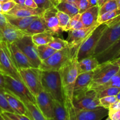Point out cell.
Segmentation results:
<instances>
[{
    "mask_svg": "<svg viewBox=\"0 0 120 120\" xmlns=\"http://www.w3.org/2000/svg\"><path fill=\"white\" fill-rule=\"evenodd\" d=\"M77 52H72L71 58L58 70L62 84L64 101L72 100L74 87L78 75L77 68Z\"/></svg>",
    "mask_w": 120,
    "mask_h": 120,
    "instance_id": "cell-1",
    "label": "cell"
},
{
    "mask_svg": "<svg viewBox=\"0 0 120 120\" xmlns=\"http://www.w3.org/2000/svg\"><path fill=\"white\" fill-rule=\"evenodd\" d=\"M42 85L44 90L52 98L64 105L61 77L58 71H42Z\"/></svg>",
    "mask_w": 120,
    "mask_h": 120,
    "instance_id": "cell-2",
    "label": "cell"
},
{
    "mask_svg": "<svg viewBox=\"0 0 120 120\" xmlns=\"http://www.w3.org/2000/svg\"><path fill=\"white\" fill-rule=\"evenodd\" d=\"M0 69L5 75L22 82L9 43L3 41H0Z\"/></svg>",
    "mask_w": 120,
    "mask_h": 120,
    "instance_id": "cell-3",
    "label": "cell"
},
{
    "mask_svg": "<svg viewBox=\"0 0 120 120\" xmlns=\"http://www.w3.org/2000/svg\"><path fill=\"white\" fill-rule=\"evenodd\" d=\"M68 120H101L108 116V109L101 107L92 110H80L73 106L72 102L64 101Z\"/></svg>",
    "mask_w": 120,
    "mask_h": 120,
    "instance_id": "cell-4",
    "label": "cell"
},
{
    "mask_svg": "<svg viewBox=\"0 0 120 120\" xmlns=\"http://www.w3.org/2000/svg\"><path fill=\"white\" fill-rule=\"evenodd\" d=\"M108 26L105 23L100 24L96 27L88 37L82 42L79 48L77 55L78 62L86 57L94 55L98 42Z\"/></svg>",
    "mask_w": 120,
    "mask_h": 120,
    "instance_id": "cell-5",
    "label": "cell"
},
{
    "mask_svg": "<svg viewBox=\"0 0 120 120\" xmlns=\"http://www.w3.org/2000/svg\"><path fill=\"white\" fill-rule=\"evenodd\" d=\"M72 102L73 106L80 110H92L102 107L97 93L92 89L74 93Z\"/></svg>",
    "mask_w": 120,
    "mask_h": 120,
    "instance_id": "cell-6",
    "label": "cell"
},
{
    "mask_svg": "<svg viewBox=\"0 0 120 120\" xmlns=\"http://www.w3.org/2000/svg\"><path fill=\"white\" fill-rule=\"evenodd\" d=\"M120 69V66L111 62H105L98 65L94 70L92 80L89 86V89H94L96 87L107 83Z\"/></svg>",
    "mask_w": 120,
    "mask_h": 120,
    "instance_id": "cell-7",
    "label": "cell"
},
{
    "mask_svg": "<svg viewBox=\"0 0 120 120\" xmlns=\"http://www.w3.org/2000/svg\"><path fill=\"white\" fill-rule=\"evenodd\" d=\"M72 55L71 49L68 46L42 61L38 68L42 71H58L71 58Z\"/></svg>",
    "mask_w": 120,
    "mask_h": 120,
    "instance_id": "cell-8",
    "label": "cell"
},
{
    "mask_svg": "<svg viewBox=\"0 0 120 120\" xmlns=\"http://www.w3.org/2000/svg\"><path fill=\"white\" fill-rule=\"evenodd\" d=\"M22 82L34 96L44 90L42 85V70L39 68H29L20 69Z\"/></svg>",
    "mask_w": 120,
    "mask_h": 120,
    "instance_id": "cell-9",
    "label": "cell"
},
{
    "mask_svg": "<svg viewBox=\"0 0 120 120\" xmlns=\"http://www.w3.org/2000/svg\"><path fill=\"white\" fill-rule=\"evenodd\" d=\"M5 90L12 93L22 101H27L36 104L35 97L23 82L15 79L8 75L4 74Z\"/></svg>",
    "mask_w": 120,
    "mask_h": 120,
    "instance_id": "cell-10",
    "label": "cell"
},
{
    "mask_svg": "<svg viewBox=\"0 0 120 120\" xmlns=\"http://www.w3.org/2000/svg\"><path fill=\"white\" fill-rule=\"evenodd\" d=\"M107 26L95 49L93 55L95 57L105 51L120 38V21L108 24Z\"/></svg>",
    "mask_w": 120,
    "mask_h": 120,
    "instance_id": "cell-11",
    "label": "cell"
},
{
    "mask_svg": "<svg viewBox=\"0 0 120 120\" xmlns=\"http://www.w3.org/2000/svg\"><path fill=\"white\" fill-rule=\"evenodd\" d=\"M15 43L20 50L28 57L33 67L38 68L42 60L39 57L37 47L32 40V35H25Z\"/></svg>",
    "mask_w": 120,
    "mask_h": 120,
    "instance_id": "cell-12",
    "label": "cell"
},
{
    "mask_svg": "<svg viewBox=\"0 0 120 120\" xmlns=\"http://www.w3.org/2000/svg\"><path fill=\"white\" fill-rule=\"evenodd\" d=\"M98 22L90 26L78 29L68 30V35L67 41L69 43V46L73 51L78 52L79 48L82 42L88 37L92 32L100 25Z\"/></svg>",
    "mask_w": 120,
    "mask_h": 120,
    "instance_id": "cell-13",
    "label": "cell"
},
{
    "mask_svg": "<svg viewBox=\"0 0 120 120\" xmlns=\"http://www.w3.org/2000/svg\"><path fill=\"white\" fill-rule=\"evenodd\" d=\"M57 11L56 7H52L45 10L42 15H41L46 28V32L52 35H60L63 32L59 25L56 16Z\"/></svg>",
    "mask_w": 120,
    "mask_h": 120,
    "instance_id": "cell-14",
    "label": "cell"
},
{
    "mask_svg": "<svg viewBox=\"0 0 120 120\" xmlns=\"http://www.w3.org/2000/svg\"><path fill=\"white\" fill-rule=\"evenodd\" d=\"M36 105L49 120L54 118V99L45 90L40 91L35 96Z\"/></svg>",
    "mask_w": 120,
    "mask_h": 120,
    "instance_id": "cell-15",
    "label": "cell"
},
{
    "mask_svg": "<svg viewBox=\"0 0 120 120\" xmlns=\"http://www.w3.org/2000/svg\"><path fill=\"white\" fill-rule=\"evenodd\" d=\"M26 35L28 34L9 23L0 32V41L13 43L18 41Z\"/></svg>",
    "mask_w": 120,
    "mask_h": 120,
    "instance_id": "cell-16",
    "label": "cell"
},
{
    "mask_svg": "<svg viewBox=\"0 0 120 120\" xmlns=\"http://www.w3.org/2000/svg\"><path fill=\"white\" fill-rule=\"evenodd\" d=\"M120 57V38L105 51L95 56L99 63L111 62Z\"/></svg>",
    "mask_w": 120,
    "mask_h": 120,
    "instance_id": "cell-17",
    "label": "cell"
},
{
    "mask_svg": "<svg viewBox=\"0 0 120 120\" xmlns=\"http://www.w3.org/2000/svg\"><path fill=\"white\" fill-rule=\"evenodd\" d=\"M44 11L38 8H32L27 7L25 5L16 4L7 14L18 17H28L32 16H41Z\"/></svg>",
    "mask_w": 120,
    "mask_h": 120,
    "instance_id": "cell-18",
    "label": "cell"
},
{
    "mask_svg": "<svg viewBox=\"0 0 120 120\" xmlns=\"http://www.w3.org/2000/svg\"><path fill=\"white\" fill-rule=\"evenodd\" d=\"M4 95L14 112L18 114L28 116V111L23 102L12 93L4 89Z\"/></svg>",
    "mask_w": 120,
    "mask_h": 120,
    "instance_id": "cell-19",
    "label": "cell"
},
{
    "mask_svg": "<svg viewBox=\"0 0 120 120\" xmlns=\"http://www.w3.org/2000/svg\"><path fill=\"white\" fill-rule=\"evenodd\" d=\"M9 46L12 53L14 60L19 69L32 68L33 66L29 60L25 56V55L20 50V49L15 44V42L9 43Z\"/></svg>",
    "mask_w": 120,
    "mask_h": 120,
    "instance_id": "cell-20",
    "label": "cell"
},
{
    "mask_svg": "<svg viewBox=\"0 0 120 120\" xmlns=\"http://www.w3.org/2000/svg\"><path fill=\"white\" fill-rule=\"evenodd\" d=\"M100 8L98 5L90 7L81 14L80 21L85 27H89L97 23L100 16Z\"/></svg>",
    "mask_w": 120,
    "mask_h": 120,
    "instance_id": "cell-21",
    "label": "cell"
},
{
    "mask_svg": "<svg viewBox=\"0 0 120 120\" xmlns=\"http://www.w3.org/2000/svg\"><path fill=\"white\" fill-rule=\"evenodd\" d=\"M94 70L79 74L74 87V93L89 90V86L92 80Z\"/></svg>",
    "mask_w": 120,
    "mask_h": 120,
    "instance_id": "cell-22",
    "label": "cell"
},
{
    "mask_svg": "<svg viewBox=\"0 0 120 120\" xmlns=\"http://www.w3.org/2000/svg\"><path fill=\"white\" fill-rule=\"evenodd\" d=\"M4 15L9 23L23 31L27 29L32 22L39 16H32L28 17H18L8 14H4Z\"/></svg>",
    "mask_w": 120,
    "mask_h": 120,
    "instance_id": "cell-23",
    "label": "cell"
},
{
    "mask_svg": "<svg viewBox=\"0 0 120 120\" xmlns=\"http://www.w3.org/2000/svg\"><path fill=\"white\" fill-rule=\"evenodd\" d=\"M100 64L96 57L94 56L86 57L78 62L77 68L79 74L95 70Z\"/></svg>",
    "mask_w": 120,
    "mask_h": 120,
    "instance_id": "cell-24",
    "label": "cell"
},
{
    "mask_svg": "<svg viewBox=\"0 0 120 120\" xmlns=\"http://www.w3.org/2000/svg\"><path fill=\"white\" fill-rule=\"evenodd\" d=\"M22 102L27 108L28 117L32 120H49L40 111L36 104L27 101Z\"/></svg>",
    "mask_w": 120,
    "mask_h": 120,
    "instance_id": "cell-25",
    "label": "cell"
},
{
    "mask_svg": "<svg viewBox=\"0 0 120 120\" xmlns=\"http://www.w3.org/2000/svg\"><path fill=\"white\" fill-rule=\"evenodd\" d=\"M24 32L29 35H33L46 32V28L41 16H39L37 18L34 20L27 29Z\"/></svg>",
    "mask_w": 120,
    "mask_h": 120,
    "instance_id": "cell-26",
    "label": "cell"
},
{
    "mask_svg": "<svg viewBox=\"0 0 120 120\" xmlns=\"http://www.w3.org/2000/svg\"><path fill=\"white\" fill-rule=\"evenodd\" d=\"M55 7L58 11L67 14L71 18L79 14L78 8L75 4L67 2H61Z\"/></svg>",
    "mask_w": 120,
    "mask_h": 120,
    "instance_id": "cell-27",
    "label": "cell"
},
{
    "mask_svg": "<svg viewBox=\"0 0 120 120\" xmlns=\"http://www.w3.org/2000/svg\"><path fill=\"white\" fill-rule=\"evenodd\" d=\"M52 120H68L65 105L55 100H54V118Z\"/></svg>",
    "mask_w": 120,
    "mask_h": 120,
    "instance_id": "cell-28",
    "label": "cell"
},
{
    "mask_svg": "<svg viewBox=\"0 0 120 120\" xmlns=\"http://www.w3.org/2000/svg\"><path fill=\"white\" fill-rule=\"evenodd\" d=\"M53 36L54 35L52 34L45 32L32 35V40L36 46L44 45H48L54 39V37Z\"/></svg>",
    "mask_w": 120,
    "mask_h": 120,
    "instance_id": "cell-29",
    "label": "cell"
},
{
    "mask_svg": "<svg viewBox=\"0 0 120 120\" xmlns=\"http://www.w3.org/2000/svg\"><path fill=\"white\" fill-rule=\"evenodd\" d=\"M112 87H120V69L107 83L101 86H99L96 87L92 89V90H95L96 93H98L100 91H102L104 89Z\"/></svg>",
    "mask_w": 120,
    "mask_h": 120,
    "instance_id": "cell-30",
    "label": "cell"
},
{
    "mask_svg": "<svg viewBox=\"0 0 120 120\" xmlns=\"http://www.w3.org/2000/svg\"><path fill=\"white\" fill-rule=\"evenodd\" d=\"M36 47H37L39 57L42 61L45 60L47 59H48V57H50L51 55H52L54 53L56 52V50L52 48L48 45L37 46Z\"/></svg>",
    "mask_w": 120,
    "mask_h": 120,
    "instance_id": "cell-31",
    "label": "cell"
},
{
    "mask_svg": "<svg viewBox=\"0 0 120 120\" xmlns=\"http://www.w3.org/2000/svg\"><path fill=\"white\" fill-rule=\"evenodd\" d=\"M4 112L15 113L4 95V89H0V114Z\"/></svg>",
    "mask_w": 120,
    "mask_h": 120,
    "instance_id": "cell-32",
    "label": "cell"
},
{
    "mask_svg": "<svg viewBox=\"0 0 120 120\" xmlns=\"http://www.w3.org/2000/svg\"><path fill=\"white\" fill-rule=\"evenodd\" d=\"M120 15V8H117L114 10L111 11L107 12L104 13L102 15H100L98 18L97 22L100 24L103 23L111 19L114 18L115 17H117L118 16Z\"/></svg>",
    "mask_w": 120,
    "mask_h": 120,
    "instance_id": "cell-33",
    "label": "cell"
},
{
    "mask_svg": "<svg viewBox=\"0 0 120 120\" xmlns=\"http://www.w3.org/2000/svg\"><path fill=\"white\" fill-rule=\"evenodd\" d=\"M48 45L58 51L68 46L69 43L67 40L62 39L59 38H54L52 41L49 42Z\"/></svg>",
    "mask_w": 120,
    "mask_h": 120,
    "instance_id": "cell-34",
    "label": "cell"
},
{
    "mask_svg": "<svg viewBox=\"0 0 120 120\" xmlns=\"http://www.w3.org/2000/svg\"><path fill=\"white\" fill-rule=\"evenodd\" d=\"M117 8L118 6L116 0H108L100 8V15Z\"/></svg>",
    "mask_w": 120,
    "mask_h": 120,
    "instance_id": "cell-35",
    "label": "cell"
},
{
    "mask_svg": "<svg viewBox=\"0 0 120 120\" xmlns=\"http://www.w3.org/2000/svg\"><path fill=\"white\" fill-rule=\"evenodd\" d=\"M56 16H57L58 19L60 28H61L62 31H65L66 28L68 25V23L70 20L71 17L67 14H65L61 11H57Z\"/></svg>",
    "mask_w": 120,
    "mask_h": 120,
    "instance_id": "cell-36",
    "label": "cell"
},
{
    "mask_svg": "<svg viewBox=\"0 0 120 120\" xmlns=\"http://www.w3.org/2000/svg\"><path fill=\"white\" fill-rule=\"evenodd\" d=\"M120 91V87H112L104 89L102 91L97 93V96L99 98L107 96H116Z\"/></svg>",
    "mask_w": 120,
    "mask_h": 120,
    "instance_id": "cell-37",
    "label": "cell"
},
{
    "mask_svg": "<svg viewBox=\"0 0 120 120\" xmlns=\"http://www.w3.org/2000/svg\"><path fill=\"white\" fill-rule=\"evenodd\" d=\"M117 100L116 96H107L100 98L101 107L107 109H109V107Z\"/></svg>",
    "mask_w": 120,
    "mask_h": 120,
    "instance_id": "cell-38",
    "label": "cell"
},
{
    "mask_svg": "<svg viewBox=\"0 0 120 120\" xmlns=\"http://www.w3.org/2000/svg\"><path fill=\"white\" fill-rule=\"evenodd\" d=\"M36 3L38 8L40 9L46 10L47 9L54 7L50 0H34Z\"/></svg>",
    "mask_w": 120,
    "mask_h": 120,
    "instance_id": "cell-39",
    "label": "cell"
},
{
    "mask_svg": "<svg viewBox=\"0 0 120 120\" xmlns=\"http://www.w3.org/2000/svg\"><path fill=\"white\" fill-rule=\"evenodd\" d=\"M79 14H81L91 7L89 0H79L77 4Z\"/></svg>",
    "mask_w": 120,
    "mask_h": 120,
    "instance_id": "cell-40",
    "label": "cell"
},
{
    "mask_svg": "<svg viewBox=\"0 0 120 120\" xmlns=\"http://www.w3.org/2000/svg\"><path fill=\"white\" fill-rule=\"evenodd\" d=\"M5 115L8 116L10 118L13 120H32L28 116H25V115L18 114L16 113H12V112H2Z\"/></svg>",
    "mask_w": 120,
    "mask_h": 120,
    "instance_id": "cell-41",
    "label": "cell"
},
{
    "mask_svg": "<svg viewBox=\"0 0 120 120\" xmlns=\"http://www.w3.org/2000/svg\"><path fill=\"white\" fill-rule=\"evenodd\" d=\"M15 5H16V3L13 0L1 4V9H2V14H8V12L10 11Z\"/></svg>",
    "mask_w": 120,
    "mask_h": 120,
    "instance_id": "cell-42",
    "label": "cell"
},
{
    "mask_svg": "<svg viewBox=\"0 0 120 120\" xmlns=\"http://www.w3.org/2000/svg\"><path fill=\"white\" fill-rule=\"evenodd\" d=\"M80 16H81V14H78L75 15L74 16H73V17L71 18L70 20H69V22L68 23V25H67V28H66L65 31H68V30H72L73 29L74 26L80 20Z\"/></svg>",
    "mask_w": 120,
    "mask_h": 120,
    "instance_id": "cell-43",
    "label": "cell"
},
{
    "mask_svg": "<svg viewBox=\"0 0 120 120\" xmlns=\"http://www.w3.org/2000/svg\"><path fill=\"white\" fill-rule=\"evenodd\" d=\"M120 110V100H118L116 101L113 103L111 105L108 109V112H113V111Z\"/></svg>",
    "mask_w": 120,
    "mask_h": 120,
    "instance_id": "cell-44",
    "label": "cell"
},
{
    "mask_svg": "<svg viewBox=\"0 0 120 120\" xmlns=\"http://www.w3.org/2000/svg\"><path fill=\"white\" fill-rule=\"evenodd\" d=\"M108 117L112 120H120V110L108 112Z\"/></svg>",
    "mask_w": 120,
    "mask_h": 120,
    "instance_id": "cell-45",
    "label": "cell"
},
{
    "mask_svg": "<svg viewBox=\"0 0 120 120\" xmlns=\"http://www.w3.org/2000/svg\"><path fill=\"white\" fill-rule=\"evenodd\" d=\"M24 5L27 7H30L32 8H37L38 7L36 5V3L34 0H25V1Z\"/></svg>",
    "mask_w": 120,
    "mask_h": 120,
    "instance_id": "cell-46",
    "label": "cell"
},
{
    "mask_svg": "<svg viewBox=\"0 0 120 120\" xmlns=\"http://www.w3.org/2000/svg\"><path fill=\"white\" fill-rule=\"evenodd\" d=\"M5 88V78L4 74L0 73V89Z\"/></svg>",
    "mask_w": 120,
    "mask_h": 120,
    "instance_id": "cell-47",
    "label": "cell"
},
{
    "mask_svg": "<svg viewBox=\"0 0 120 120\" xmlns=\"http://www.w3.org/2000/svg\"><path fill=\"white\" fill-rule=\"evenodd\" d=\"M85 28V26H84L83 23H82V22L80 20V21L76 23V24L74 26V27L73 28V29H72V30H74V29H81V28Z\"/></svg>",
    "mask_w": 120,
    "mask_h": 120,
    "instance_id": "cell-48",
    "label": "cell"
},
{
    "mask_svg": "<svg viewBox=\"0 0 120 120\" xmlns=\"http://www.w3.org/2000/svg\"><path fill=\"white\" fill-rule=\"evenodd\" d=\"M79 0H61V2H70V3L75 4L76 6H77V4Z\"/></svg>",
    "mask_w": 120,
    "mask_h": 120,
    "instance_id": "cell-49",
    "label": "cell"
},
{
    "mask_svg": "<svg viewBox=\"0 0 120 120\" xmlns=\"http://www.w3.org/2000/svg\"><path fill=\"white\" fill-rule=\"evenodd\" d=\"M50 1L54 5V7H56L57 5H58L61 2V0H50Z\"/></svg>",
    "mask_w": 120,
    "mask_h": 120,
    "instance_id": "cell-50",
    "label": "cell"
},
{
    "mask_svg": "<svg viewBox=\"0 0 120 120\" xmlns=\"http://www.w3.org/2000/svg\"><path fill=\"white\" fill-rule=\"evenodd\" d=\"M108 0H97L98 2V6L100 7H101L105 2H106Z\"/></svg>",
    "mask_w": 120,
    "mask_h": 120,
    "instance_id": "cell-51",
    "label": "cell"
},
{
    "mask_svg": "<svg viewBox=\"0 0 120 120\" xmlns=\"http://www.w3.org/2000/svg\"><path fill=\"white\" fill-rule=\"evenodd\" d=\"M16 3V4L18 5H24L25 0H13Z\"/></svg>",
    "mask_w": 120,
    "mask_h": 120,
    "instance_id": "cell-52",
    "label": "cell"
},
{
    "mask_svg": "<svg viewBox=\"0 0 120 120\" xmlns=\"http://www.w3.org/2000/svg\"><path fill=\"white\" fill-rule=\"evenodd\" d=\"M1 114L2 115V116L3 117V118H4L5 120H12L11 118H9V117H8V116H7L6 115H5L4 113H1Z\"/></svg>",
    "mask_w": 120,
    "mask_h": 120,
    "instance_id": "cell-53",
    "label": "cell"
},
{
    "mask_svg": "<svg viewBox=\"0 0 120 120\" xmlns=\"http://www.w3.org/2000/svg\"><path fill=\"white\" fill-rule=\"evenodd\" d=\"M12 1V0H0V2H1V4H3L5 3V2H8V1Z\"/></svg>",
    "mask_w": 120,
    "mask_h": 120,
    "instance_id": "cell-54",
    "label": "cell"
},
{
    "mask_svg": "<svg viewBox=\"0 0 120 120\" xmlns=\"http://www.w3.org/2000/svg\"><path fill=\"white\" fill-rule=\"evenodd\" d=\"M116 4H117L118 8H120V0H116Z\"/></svg>",
    "mask_w": 120,
    "mask_h": 120,
    "instance_id": "cell-55",
    "label": "cell"
},
{
    "mask_svg": "<svg viewBox=\"0 0 120 120\" xmlns=\"http://www.w3.org/2000/svg\"><path fill=\"white\" fill-rule=\"evenodd\" d=\"M116 98H117V100H120V92L118 93V94L116 95Z\"/></svg>",
    "mask_w": 120,
    "mask_h": 120,
    "instance_id": "cell-56",
    "label": "cell"
},
{
    "mask_svg": "<svg viewBox=\"0 0 120 120\" xmlns=\"http://www.w3.org/2000/svg\"><path fill=\"white\" fill-rule=\"evenodd\" d=\"M0 120H5V119L3 118V117H2L1 114H0Z\"/></svg>",
    "mask_w": 120,
    "mask_h": 120,
    "instance_id": "cell-57",
    "label": "cell"
},
{
    "mask_svg": "<svg viewBox=\"0 0 120 120\" xmlns=\"http://www.w3.org/2000/svg\"><path fill=\"white\" fill-rule=\"evenodd\" d=\"M0 12L2 13V9H1V2H0Z\"/></svg>",
    "mask_w": 120,
    "mask_h": 120,
    "instance_id": "cell-58",
    "label": "cell"
},
{
    "mask_svg": "<svg viewBox=\"0 0 120 120\" xmlns=\"http://www.w3.org/2000/svg\"><path fill=\"white\" fill-rule=\"evenodd\" d=\"M105 120H112L111 119V118H109V117H108V118H107V119H106Z\"/></svg>",
    "mask_w": 120,
    "mask_h": 120,
    "instance_id": "cell-59",
    "label": "cell"
},
{
    "mask_svg": "<svg viewBox=\"0 0 120 120\" xmlns=\"http://www.w3.org/2000/svg\"><path fill=\"white\" fill-rule=\"evenodd\" d=\"M0 73H3V72H2V70H1V69H0ZM3 74H4V73H3Z\"/></svg>",
    "mask_w": 120,
    "mask_h": 120,
    "instance_id": "cell-60",
    "label": "cell"
}]
</instances>
